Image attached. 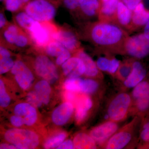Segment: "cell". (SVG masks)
Wrapping results in <instances>:
<instances>
[{
  "instance_id": "1",
  "label": "cell",
  "mask_w": 149,
  "mask_h": 149,
  "mask_svg": "<svg viewBox=\"0 0 149 149\" xmlns=\"http://www.w3.org/2000/svg\"><path fill=\"white\" fill-rule=\"evenodd\" d=\"M84 33L88 41L97 47L112 52L124 53V44L128 36L118 24L99 20L88 23Z\"/></svg>"
},
{
  "instance_id": "2",
  "label": "cell",
  "mask_w": 149,
  "mask_h": 149,
  "mask_svg": "<svg viewBox=\"0 0 149 149\" xmlns=\"http://www.w3.org/2000/svg\"><path fill=\"white\" fill-rule=\"evenodd\" d=\"M59 27L54 21H35L27 34L32 40L33 47L41 49L49 43L56 41Z\"/></svg>"
},
{
  "instance_id": "3",
  "label": "cell",
  "mask_w": 149,
  "mask_h": 149,
  "mask_svg": "<svg viewBox=\"0 0 149 149\" xmlns=\"http://www.w3.org/2000/svg\"><path fill=\"white\" fill-rule=\"evenodd\" d=\"M60 3V0H31L24 10L35 21H53Z\"/></svg>"
},
{
  "instance_id": "4",
  "label": "cell",
  "mask_w": 149,
  "mask_h": 149,
  "mask_svg": "<svg viewBox=\"0 0 149 149\" xmlns=\"http://www.w3.org/2000/svg\"><path fill=\"white\" fill-rule=\"evenodd\" d=\"M33 48L36 54L33 61V68L35 73L50 84L56 83L59 78L56 65L49 57L34 47Z\"/></svg>"
},
{
  "instance_id": "5",
  "label": "cell",
  "mask_w": 149,
  "mask_h": 149,
  "mask_svg": "<svg viewBox=\"0 0 149 149\" xmlns=\"http://www.w3.org/2000/svg\"><path fill=\"white\" fill-rule=\"evenodd\" d=\"M4 139L19 149L36 148L40 143L39 136L31 130L12 128L6 131Z\"/></svg>"
},
{
  "instance_id": "6",
  "label": "cell",
  "mask_w": 149,
  "mask_h": 149,
  "mask_svg": "<svg viewBox=\"0 0 149 149\" xmlns=\"http://www.w3.org/2000/svg\"><path fill=\"white\" fill-rule=\"evenodd\" d=\"M138 121V118L135 117L128 124L118 130L104 145V148L121 149L128 146L135 135Z\"/></svg>"
},
{
  "instance_id": "7",
  "label": "cell",
  "mask_w": 149,
  "mask_h": 149,
  "mask_svg": "<svg viewBox=\"0 0 149 149\" xmlns=\"http://www.w3.org/2000/svg\"><path fill=\"white\" fill-rule=\"evenodd\" d=\"M132 104V98L128 93L118 94L110 103L107 110L110 120L114 122L123 121L126 118Z\"/></svg>"
},
{
  "instance_id": "8",
  "label": "cell",
  "mask_w": 149,
  "mask_h": 149,
  "mask_svg": "<svg viewBox=\"0 0 149 149\" xmlns=\"http://www.w3.org/2000/svg\"><path fill=\"white\" fill-rule=\"evenodd\" d=\"M124 53L134 58H143L149 54V39L144 33L128 36L125 40Z\"/></svg>"
},
{
  "instance_id": "9",
  "label": "cell",
  "mask_w": 149,
  "mask_h": 149,
  "mask_svg": "<svg viewBox=\"0 0 149 149\" xmlns=\"http://www.w3.org/2000/svg\"><path fill=\"white\" fill-rule=\"evenodd\" d=\"M56 41L72 54L82 48L78 33L67 24L59 26Z\"/></svg>"
},
{
  "instance_id": "10",
  "label": "cell",
  "mask_w": 149,
  "mask_h": 149,
  "mask_svg": "<svg viewBox=\"0 0 149 149\" xmlns=\"http://www.w3.org/2000/svg\"><path fill=\"white\" fill-rule=\"evenodd\" d=\"M10 71L17 83L22 90H28L34 82L33 72L28 65L21 60L15 61Z\"/></svg>"
},
{
  "instance_id": "11",
  "label": "cell",
  "mask_w": 149,
  "mask_h": 149,
  "mask_svg": "<svg viewBox=\"0 0 149 149\" xmlns=\"http://www.w3.org/2000/svg\"><path fill=\"white\" fill-rule=\"evenodd\" d=\"M118 129L117 122L110 120L93 128L90 135L97 144L103 146Z\"/></svg>"
},
{
  "instance_id": "12",
  "label": "cell",
  "mask_w": 149,
  "mask_h": 149,
  "mask_svg": "<svg viewBox=\"0 0 149 149\" xmlns=\"http://www.w3.org/2000/svg\"><path fill=\"white\" fill-rule=\"evenodd\" d=\"M63 73L68 78H77L85 74V67L82 59L73 55L61 65Z\"/></svg>"
},
{
  "instance_id": "13",
  "label": "cell",
  "mask_w": 149,
  "mask_h": 149,
  "mask_svg": "<svg viewBox=\"0 0 149 149\" xmlns=\"http://www.w3.org/2000/svg\"><path fill=\"white\" fill-rule=\"evenodd\" d=\"M101 7L99 0H83L74 15L83 19H90L98 16Z\"/></svg>"
},
{
  "instance_id": "14",
  "label": "cell",
  "mask_w": 149,
  "mask_h": 149,
  "mask_svg": "<svg viewBox=\"0 0 149 149\" xmlns=\"http://www.w3.org/2000/svg\"><path fill=\"white\" fill-rule=\"evenodd\" d=\"M35 107L27 103H21L15 107V115L20 116L24 120V125L31 126L36 123L37 119V111Z\"/></svg>"
},
{
  "instance_id": "15",
  "label": "cell",
  "mask_w": 149,
  "mask_h": 149,
  "mask_svg": "<svg viewBox=\"0 0 149 149\" xmlns=\"http://www.w3.org/2000/svg\"><path fill=\"white\" fill-rule=\"evenodd\" d=\"M74 111V106L72 103L66 102L56 108L52 115L53 122L56 125H63L70 119Z\"/></svg>"
},
{
  "instance_id": "16",
  "label": "cell",
  "mask_w": 149,
  "mask_h": 149,
  "mask_svg": "<svg viewBox=\"0 0 149 149\" xmlns=\"http://www.w3.org/2000/svg\"><path fill=\"white\" fill-rule=\"evenodd\" d=\"M22 30L14 22H9L1 30V45L10 49L14 50L15 40Z\"/></svg>"
},
{
  "instance_id": "17",
  "label": "cell",
  "mask_w": 149,
  "mask_h": 149,
  "mask_svg": "<svg viewBox=\"0 0 149 149\" xmlns=\"http://www.w3.org/2000/svg\"><path fill=\"white\" fill-rule=\"evenodd\" d=\"M120 0H108L102 3L98 15L99 20L116 23L118 6Z\"/></svg>"
},
{
  "instance_id": "18",
  "label": "cell",
  "mask_w": 149,
  "mask_h": 149,
  "mask_svg": "<svg viewBox=\"0 0 149 149\" xmlns=\"http://www.w3.org/2000/svg\"><path fill=\"white\" fill-rule=\"evenodd\" d=\"M146 75V71L139 61L133 62L132 69L130 74L124 80L123 85L128 88H134L142 82Z\"/></svg>"
},
{
  "instance_id": "19",
  "label": "cell",
  "mask_w": 149,
  "mask_h": 149,
  "mask_svg": "<svg viewBox=\"0 0 149 149\" xmlns=\"http://www.w3.org/2000/svg\"><path fill=\"white\" fill-rule=\"evenodd\" d=\"M82 59L85 64V72L84 75L89 77H95L100 75V70L97 66L96 63L82 48L74 54Z\"/></svg>"
},
{
  "instance_id": "20",
  "label": "cell",
  "mask_w": 149,
  "mask_h": 149,
  "mask_svg": "<svg viewBox=\"0 0 149 149\" xmlns=\"http://www.w3.org/2000/svg\"><path fill=\"white\" fill-rule=\"evenodd\" d=\"M132 13V11L120 0L118 6L116 23L122 28L131 29Z\"/></svg>"
},
{
  "instance_id": "21",
  "label": "cell",
  "mask_w": 149,
  "mask_h": 149,
  "mask_svg": "<svg viewBox=\"0 0 149 149\" xmlns=\"http://www.w3.org/2000/svg\"><path fill=\"white\" fill-rule=\"evenodd\" d=\"M132 12L131 29L146 25L149 20V11L143 3H140Z\"/></svg>"
},
{
  "instance_id": "22",
  "label": "cell",
  "mask_w": 149,
  "mask_h": 149,
  "mask_svg": "<svg viewBox=\"0 0 149 149\" xmlns=\"http://www.w3.org/2000/svg\"><path fill=\"white\" fill-rule=\"evenodd\" d=\"M93 101L90 97L84 96L78 99L76 102L75 118L77 123H80L85 120L88 111L93 107Z\"/></svg>"
},
{
  "instance_id": "23",
  "label": "cell",
  "mask_w": 149,
  "mask_h": 149,
  "mask_svg": "<svg viewBox=\"0 0 149 149\" xmlns=\"http://www.w3.org/2000/svg\"><path fill=\"white\" fill-rule=\"evenodd\" d=\"M13 22L26 33H28L35 21L24 10L14 13Z\"/></svg>"
},
{
  "instance_id": "24",
  "label": "cell",
  "mask_w": 149,
  "mask_h": 149,
  "mask_svg": "<svg viewBox=\"0 0 149 149\" xmlns=\"http://www.w3.org/2000/svg\"><path fill=\"white\" fill-rule=\"evenodd\" d=\"M74 149H96L97 144L90 134L80 133L73 139Z\"/></svg>"
},
{
  "instance_id": "25",
  "label": "cell",
  "mask_w": 149,
  "mask_h": 149,
  "mask_svg": "<svg viewBox=\"0 0 149 149\" xmlns=\"http://www.w3.org/2000/svg\"><path fill=\"white\" fill-rule=\"evenodd\" d=\"M50 84L47 81L43 79L37 82L35 86V91L40 96L44 104H47L49 101L52 92Z\"/></svg>"
},
{
  "instance_id": "26",
  "label": "cell",
  "mask_w": 149,
  "mask_h": 149,
  "mask_svg": "<svg viewBox=\"0 0 149 149\" xmlns=\"http://www.w3.org/2000/svg\"><path fill=\"white\" fill-rule=\"evenodd\" d=\"M66 49L58 42L54 41L49 43L45 47L41 49L38 50L42 52L48 56L56 58L63 53L64 52Z\"/></svg>"
},
{
  "instance_id": "27",
  "label": "cell",
  "mask_w": 149,
  "mask_h": 149,
  "mask_svg": "<svg viewBox=\"0 0 149 149\" xmlns=\"http://www.w3.org/2000/svg\"><path fill=\"white\" fill-rule=\"evenodd\" d=\"M31 0H5L4 3L5 8L7 10L13 14L20 11L24 10V9Z\"/></svg>"
},
{
  "instance_id": "28",
  "label": "cell",
  "mask_w": 149,
  "mask_h": 149,
  "mask_svg": "<svg viewBox=\"0 0 149 149\" xmlns=\"http://www.w3.org/2000/svg\"><path fill=\"white\" fill-rule=\"evenodd\" d=\"M99 88L98 83L93 79H82L80 82V93L86 94L95 93Z\"/></svg>"
},
{
  "instance_id": "29",
  "label": "cell",
  "mask_w": 149,
  "mask_h": 149,
  "mask_svg": "<svg viewBox=\"0 0 149 149\" xmlns=\"http://www.w3.org/2000/svg\"><path fill=\"white\" fill-rule=\"evenodd\" d=\"M149 95V83L146 81H142L135 86L132 93L134 100Z\"/></svg>"
},
{
  "instance_id": "30",
  "label": "cell",
  "mask_w": 149,
  "mask_h": 149,
  "mask_svg": "<svg viewBox=\"0 0 149 149\" xmlns=\"http://www.w3.org/2000/svg\"><path fill=\"white\" fill-rule=\"evenodd\" d=\"M67 134L65 133H61L48 139L44 144L45 149L57 148L66 139Z\"/></svg>"
},
{
  "instance_id": "31",
  "label": "cell",
  "mask_w": 149,
  "mask_h": 149,
  "mask_svg": "<svg viewBox=\"0 0 149 149\" xmlns=\"http://www.w3.org/2000/svg\"><path fill=\"white\" fill-rule=\"evenodd\" d=\"M81 78H68L65 81L64 88L68 91L73 93H80V82Z\"/></svg>"
},
{
  "instance_id": "32",
  "label": "cell",
  "mask_w": 149,
  "mask_h": 149,
  "mask_svg": "<svg viewBox=\"0 0 149 149\" xmlns=\"http://www.w3.org/2000/svg\"><path fill=\"white\" fill-rule=\"evenodd\" d=\"M133 63L125 62L120 64L118 70L116 74H117L118 78L121 80H124L130 74L132 69Z\"/></svg>"
},
{
  "instance_id": "33",
  "label": "cell",
  "mask_w": 149,
  "mask_h": 149,
  "mask_svg": "<svg viewBox=\"0 0 149 149\" xmlns=\"http://www.w3.org/2000/svg\"><path fill=\"white\" fill-rule=\"evenodd\" d=\"M11 99L7 93L3 81L0 80V105L1 107H7L10 104Z\"/></svg>"
},
{
  "instance_id": "34",
  "label": "cell",
  "mask_w": 149,
  "mask_h": 149,
  "mask_svg": "<svg viewBox=\"0 0 149 149\" xmlns=\"http://www.w3.org/2000/svg\"><path fill=\"white\" fill-rule=\"evenodd\" d=\"M15 61L11 57L1 58L0 59V74H3L10 71Z\"/></svg>"
},
{
  "instance_id": "35",
  "label": "cell",
  "mask_w": 149,
  "mask_h": 149,
  "mask_svg": "<svg viewBox=\"0 0 149 149\" xmlns=\"http://www.w3.org/2000/svg\"><path fill=\"white\" fill-rule=\"evenodd\" d=\"M83 1V0H60V3L73 14L77 10Z\"/></svg>"
},
{
  "instance_id": "36",
  "label": "cell",
  "mask_w": 149,
  "mask_h": 149,
  "mask_svg": "<svg viewBox=\"0 0 149 149\" xmlns=\"http://www.w3.org/2000/svg\"><path fill=\"white\" fill-rule=\"evenodd\" d=\"M27 102L35 108H39L42 106L43 102L40 96L35 91H30L27 96Z\"/></svg>"
},
{
  "instance_id": "37",
  "label": "cell",
  "mask_w": 149,
  "mask_h": 149,
  "mask_svg": "<svg viewBox=\"0 0 149 149\" xmlns=\"http://www.w3.org/2000/svg\"><path fill=\"white\" fill-rule=\"evenodd\" d=\"M135 108L138 111H146L149 107V95L135 100Z\"/></svg>"
},
{
  "instance_id": "38",
  "label": "cell",
  "mask_w": 149,
  "mask_h": 149,
  "mask_svg": "<svg viewBox=\"0 0 149 149\" xmlns=\"http://www.w3.org/2000/svg\"><path fill=\"white\" fill-rule=\"evenodd\" d=\"M111 60V59L105 57L99 58L96 63L100 70L108 72L110 65Z\"/></svg>"
},
{
  "instance_id": "39",
  "label": "cell",
  "mask_w": 149,
  "mask_h": 149,
  "mask_svg": "<svg viewBox=\"0 0 149 149\" xmlns=\"http://www.w3.org/2000/svg\"><path fill=\"white\" fill-rule=\"evenodd\" d=\"M72 53L66 49L64 52L56 58L55 64L58 66H61L68 59L70 58L72 56Z\"/></svg>"
},
{
  "instance_id": "40",
  "label": "cell",
  "mask_w": 149,
  "mask_h": 149,
  "mask_svg": "<svg viewBox=\"0 0 149 149\" xmlns=\"http://www.w3.org/2000/svg\"><path fill=\"white\" fill-rule=\"evenodd\" d=\"M140 138L144 142H149V121L143 126L140 133Z\"/></svg>"
},
{
  "instance_id": "41",
  "label": "cell",
  "mask_w": 149,
  "mask_h": 149,
  "mask_svg": "<svg viewBox=\"0 0 149 149\" xmlns=\"http://www.w3.org/2000/svg\"><path fill=\"white\" fill-rule=\"evenodd\" d=\"M120 62L118 59L112 58L111 60V64L108 72L110 74H116L120 65Z\"/></svg>"
},
{
  "instance_id": "42",
  "label": "cell",
  "mask_w": 149,
  "mask_h": 149,
  "mask_svg": "<svg viewBox=\"0 0 149 149\" xmlns=\"http://www.w3.org/2000/svg\"><path fill=\"white\" fill-rule=\"evenodd\" d=\"M10 121L12 125L16 128L21 127L24 125V123L23 119L16 115L12 116L10 118Z\"/></svg>"
},
{
  "instance_id": "43",
  "label": "cell",
  "mask_w": 149,
  "mask_h": 149,
  "mask_svg": "<svg viewBox=\"0 0 149 149\" xmlns=\"http://www.w3.org/2000/svg\"><path fill=\"white\" fill-rule=\"evenodd\" d=\"M120 1L132 11L141 2V0H120Z\"/></svg>"
},
{
  "instance_id": "44",
  "label": "cell",
  "mask_w": 149,
  "mask_h": 149,
  "mask_svg": "<svg viewBox=\"0 0 149 149\" xmlns=\"http://www.w3.org/2000/svg\"><path fill=\"white\" fill-rule=\"evenodd\" d=\"M58 149H74L73 141L70 140L64 141L60 146L57 148Z\"/></svg>"
},
{
  "instance_id": "45",
  "label": "cell",
  "mask_w": 149,
  "mask_h": 149,
  "mask_svg": "<svg viewBox=\"0 0 149 149\" xmlns=\"http://www.w3.org/2000/svg\"><path fill=\"white\" fill-rule=\"evenodd\" d=\"M7 19L4 10L1 11L0 13V29L1 30L4 29L9 23Z\"/></svg>"
},
{
  "instance_id": "46",
  "label": "cell",
  "mask_w": 149,
  "mask_h": 149,
  "mask_svg": "<svg viewBox=\"0 0 149 149\" xmlns=\"http://www.w3.org/2000/svg\"><path fill=\"white\" fill-rule=\"evenodd\" d=\"M65 97L68 102H71L74 101L76 98L75 93L68 91L67 93L65 94Z\"/></svg>"
},
{
  "instance_id": "47",
  "label": "cell",
  "mask_w": 149,
  "mask_h": 149,
  "mask_svg": "<svg viewBox=\"0 0 149 149\" xmlns=\"http://www.w3.org/2000/svg\"><path fill=\"white\" fill-rule=\"evenodd\" d=\"M1 149H17L16 147L12 144L10 143H1L0 145Z\"/></svg>"
},
{
  "instance_id": "48",
  "label": "cell",
  "mask_w": 149,
  "mask_h": 149,
  "mask_svg": "<svg viewBox=\"0 0 149 149\" xmlns=\"http://www.w3.org/2000/svg\"><path fill=\"white\" fill-rule=\"evenodd\" d=\"M143 33L145 36L149 39V20L145 25Z\"/></svg>"
},
{
  "instance_id": "49",
  "label": "cell",
  "mask_w": 149,
  "mask_h": 149,
  "mask_svg": "<svg viewBox=\"0 0 149 149\" xmlns=\"http://www.w3.org/2000/svg\"><path fill=\"white\" fill-rule=\"evenodd\" d=\"M108 1V0H102L101 3V4L102 2H104L107 1Z\"/></svg>"
},
{
  "instance_id": "50",
  "label": "cell",
  "mask_w": 149,
  "mask_h": 149,
  "mask_svg": "<svg viewBox=\"0 0 149 149\" xmlns=\"http://www.w3.org/2000/svg\"><path fill=\"white\" fill-rule=\"evenodd\" d=\"M5 0H1V1H4Z\"/></svg>"
},
{
  "instance_id": "51",
  "label": "cell",
  "mask_w": 149,
  "mask_h": 149,
  "mask_svg": "<svg viewBox=\"0 0 149 149\" xmlns=\"http://www.w3.org/2000/svg\"><path fill=\"white\" fill-rule=\"evenodd\" d=\"M99 1H100V3H101L102 0H99Z\"/></svg>"
},
{
  "instance_id": "52",
  "label": "cell",
  "mask_w": 149,
  "mask_h": 149,
  "mask_svg": "<svg viewBox=\"0 0 149 149\" xmlns=\"http://www.w3.org/2000/svg\"></svg>"
}]
</instances>
